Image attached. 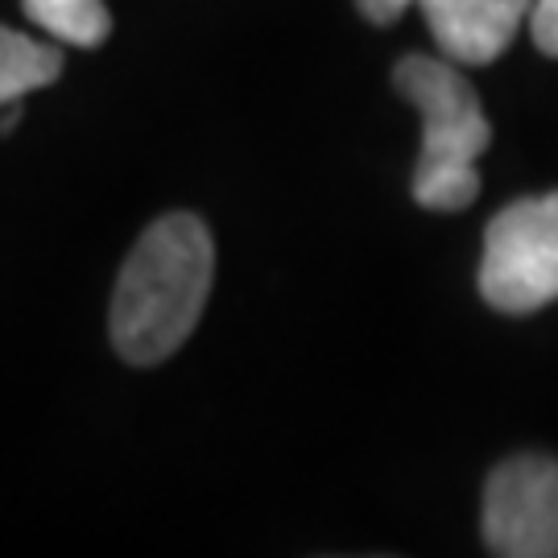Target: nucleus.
<instances>
[{
    "mask_svg": "<svg viewBox=\"0 0 558 558\" xmlns=\"http://www.w3.org/2000/svg\"><path fill=\"white\" fill-rule=\"evenodd\" d=\"M484 542L505 558H558V459H505L484 484Z\"/></svg>",
    "mask_w": 558,
    "mask_h": 558,
    "instance_id": "20e7f679",
    "label": "nucleus"
},
{
    "mask_svg": "<svg viewBox=\"0 0 558 558\" xmlns=\"http://www.w3.org/2000/svg\"><path fill=\"white\" fill-rule=\"evenodd\" d=\"M439 50L459 66H484L509 50L534 0H414Z\"/></svg>",
    "mask_w": 558,
    "mask_h": 558,
    "instance_id": "39448f33",
    "label": "nucleus"
},
{
    "mask_svg": "<svg viewBox=\"0 0 558 558\" xmlns=\"http://www.w3.org/2000/svg\"><path fill=\"white\" fill-rule=\"evenodd\" d=\"M216 278V244L199 216L154 220L124 260L112 290L108 331L120 360L149 368L174 356L195 331Z\"/></svg>",
    "mask_w": 558,
    "mask_h": 558,
    "instance_id": "f257e3e1",
    "label": "nucleus"
},
{
    "mask_svg": "<svg viewBox=\"0 0 558 558\" xmlns=\"http://www.w3.org/2000/svg\"><path fill=\"white\" fill-rule=\"evenodd\" d=\"M480 294L505 315H530L558 299V191L497 211L484 232Z\"/></svg>",
    "mask_w": 558,
    "mask_h": 558,
    "instance_id": "7ed1b4c3",
    "label": "nucleus"
},
{
    "mask_svg": "<svg viewBox=\"0 0 558 558\" xmlns=\"http://www.w3.org/2000/svg\"><path fill=\"white\" fill-rule=\"evenodd\" d=\"M530 34L542 54L558 59V0H534V13H530Z\"/></svg>",
    "mask_w": 558,
    "mask_h": 558,
    "instance_id": "6e6552de",
    "label": "nucleus"
},
{
    "mask_svg": "<svg viewBox=\"0 0 558 558\" xmlns=\"http://www.w3.org/2000/svg\"><path fill=\"white\" fill-rule=\"evenodd\" d=\"M34 25L66 46L96 50L112 34V13L104 0H21Z\"/></svg>",
    "mask_w": 558,
    "mask_h": 558,
    "instance_id": "0eeeda50",
    "label": "nucleus"
},
{
    "mask_svg": "<svg viewBox=\"0 0 558 558\" xmlns=\"http://www.w3.org/2000/svg\"><path fill=\"white\" fill-rule=\"evenodd\" d=\"M393 83L422 112V158L414 170V199L430 211H463L480 195L476 161L493 141V124L480 108L476 87L456 62L410 54L398 62Z\"/></svg>",
    "mask_w": 558,
    "mask_h": 558,
    "instance_id": "f03ea898",
    "label": "nucleus"
},
{
    "mask_svg": "<svg viewBox=\"0 0 558 558\" xmlns=\"http://www.w3.org/2000/svg\"><path fill=\"white\" fill-rule=\"evenodd\" d=\"M360 13L373 21V25H393V21L414 4V0H356Z\"/></svg>",
    "mask_w": 558,
    "mask_h": 558,
    "instance_id": "1a4fd4ad",
    "label": "nucleus"
},
{
    "mask_svg": "<svg viewBox=\"0 0 558 558\" xmlns=\"http://www.w3.org/2000/svg\"><path fill=\"white\" fill-rule=\"evenodd\" d=\"M62 75V50L0 25V108L21 104L29 92L50 87Z\"/></svg>",
    "mask_w": 558,
    "mask_h": 558,
    "instance_id": "423d86ee",
    "label": "nucleus"
}]
</instances>
